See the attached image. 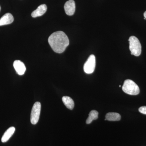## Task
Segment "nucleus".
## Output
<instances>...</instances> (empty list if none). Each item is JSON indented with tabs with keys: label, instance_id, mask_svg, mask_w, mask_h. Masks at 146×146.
<instances>
[{
	"label": "nucleus",
	"instance_id": "obj_8",
	"mask_svg": "<svg viewBox=\"0 0 146 146\" xmlns=\"http://www.w3.org/2000/svg\"><path fill=\"white\" fill-rule=\"evenodd\" d=\"M47 9V7L46 5H41L37 7L36 10L33 11L31 13V16L33 18L42 16L46 13Z\"/></svg>",
	"mask_w": 146,
	"mask_h": 146
},
{
	"label": "nucleus",
	"instance_id": "obj_11",
	"mask_svg": "<svg viewBox=\"0 0 146 146\" xmlns=\"http://www.w3.org/2000/svg\"><path fill=\"white\" fill-rule=\"evenodd\" d=\"M121 119V115L119 113L116 112H109L106 115L105 120L111 121H120Z\"/></svg>",
	"mask_w": 146,
	"mask_h": 146
},
{
	"label": "nucleus",
	"instance_id": "obj_7",
	"mask_svg": "<svg viewBox=\"0 0 146 146\" xmlns=\"http://www.w3.org/2000/svg\"><path fill=\"white\" fill-rule=\"evenodd\" d=\"M13 67L16 72L19 75H23L26 70L25 64L20 60H16L13 63Z\"/></svg>",
	"mask_w": 146,
	"mask_h": 146
},
{
	"label": "nucleus",
	"instance_id": "obj_3",
	"mask_svg": "<svg viewBox=\"0 0 146 146\" xmlns=\"http://www.w3.org/2000/svg\"><path fill=\"white\" fill-rule=\"evenodd\" d=\"M129 44V50L131 55L139 56L142 52V47L140 41L135 36H131L128 39Z\"/></svg>",
	"mask_w": 146,
	"mask_h": 146
},
{
	"label": "nucleus",
	"instance_id": "obj_10",
	"mask_svg": "<svg viewBox=\"0 0 146 146\" xmlns=\"http://www.w3.org/2000/svg\"><path fill=\"white\" fill-rule=\"evenodd\" d=\"M16 129L13 127H9L4 133L1 138V141L2 143H5L10 139L11 137L13 135L15 132Z\"/></svg>",
	"mask_w": 146,
	"mask_h": 146
},
{
	"label": "nucleus",
	"instance_id": "obj_18",
	"mask_svg": "<svg viewBox=\"0 0 146 146\" xmlns=\"http://www.w3.org/2000/svg\"><path fill=\"white\" fill-rule=\"evenodd\" d=\"M0 11H1V6H0Z\"/></svg>",
	"mask_w": 146,
	"mask_h": 146
},
{
	"label": "nucleus",
	"instance_id": "obj_6",
	"mask_svg": "<svg viewBox=\"0 0 146 146\" xmlns=\"http://www.w3.org/2000/svg\"><path fill=\"white\" fill-rule=\"evenodd\" d=\"M75 3L74 0H69L66 2L64 5L65 13L68 16H72L75 11Z\"/></svg>",
	"mask_w": 146,
	"mask_h": 146
},
{
	"label": "nucleus",
	"instance_id": "obj_12",
	"mask_svg": "<svg viewBox=\"0 0 146 146\" xmlns=\"http://www.w3.org/2000/svg\"><path fill=\"white\" fill-rule=\"evenodd\" d=\"M62 101L66 107L70 110H72L74 107V102L70 97L63 96L62 98Z\"/></svg>",
	"mask_w": 146,
	"mask_h": 146
},
{
	"label": "nucleus",
	"instance_id": "obj_13",
	"mask_svg": "<svg viewBox=\"0 0 146 146\" xmlns=\"http://www.w3.org/2000/svg\"><path fill=\"white\" fill-rule=\"evenodd\" d=\"M98 117V112L96 110H93L89 113V117L86 120L87 124L91 123L93 120H96Z\"/></svg>",
	"mask_w": 146,
	"mask_h": 146
},
{
	"label": "nucleus",
	"instance_id": "obj_15",
	"mask_svg": "<svg viewBox=\"0 0 146 146\" xmlns=\"http://www.w3.org/2000/svg\"><path fill=\"white\" fill-rule=\"evenodd\" d=\"M144 17L146 18V11H145V13H144Z\"/></svg>",
	"mask_w": 146,
	"mask_h": 146
},
{
	"label": "nucleus",
	"instance_id": "obj_1",
	"mask_svg": "<svg viewBox=\"0 0 146 146\" xmlns=\"http://www.w3.org/2000/svg\"><path fill=\"white\" fill-rule=\"evenodd\" d=\"M48 42L54 51L59 54L65 51L70 43L67 35L61 31L55 32L51 35Z\"/></svg>",
	"mask_w": 146,
	"mask_h": 146
},
{
	"label": "nucleus",
	"instance_id": "obj_17",
	"mask_svg": "<svg viewBox=\"0 0 146 146\" xmlns=\"http://www.w3.org/2000/svg\"><path fill=\"white\" fill-rule=\"evenodd\" d=\"M119 87H121V85H119Z\"/></svg>",
	"mask_w": 146,
	"mask_h": 146
},
{
	"label": "nucleus",
	"instance_id": "obj_4",
	"mask_svg": "<svg viewBox=\"0 0 146 146\" xmlns=\"http://www.w3.org/2000/svg\"><path fill=\"white\" fill-rule=\"evenodd\" d=\"M41 109V103L38 102H35L33 105L31 114V122L32 124H36L39 121Z\"/></svg>",
	"mask_w": 146,
	"mask_h": 146
},
{
	"label": "nucleus",
	"instance_id": "obj_2",
	"mask_svg": "<svg viewBox=\"0 0 146 146\" xmlns=\"http://www.w3.org/2000/svg\"><path fill=\"white\" fill-rule=\"evenodd\" d=\"M122 90L126 94L133 96H136L140 93L139 86L134 82L129 79L126 80L124 81Z\"/></svg>",
	"mask_w": 146,
	"mask_h": 146
},
{
	"label": "nucleus",
	"instance_id": "obj_9",
	"mask_svg": "<svg viewBox=\"0 0 146 146\" xmlns=\"http://www.w3.org/2000/svg\"><path fill=\"white\" fill-rule=\"evenodd\" d=\"M14 18L12 14L7 13L0 19V26L9 25L13 23Z\"/></svg>",
	"mask_w": 146,
	"mask_h": 146
},
{
	"label": "nucleus",
	"instance_id": "obj_16",
	"mask_svg": "<svg viewBox=\"0 0 146 146\" xmlns=\"http://www.w3.org/2000/svg\"><path fill=\"white\" fill-rule=\"evenodd\" d=\"M144 19H145V20H146V18H144Z\"/></svg>",
	"mask_w": 146,
	"mask_h": 146
},
{
	"label": "nucleus",
	"instance_id": "obj_5",
	"mask_svg": "<svg viewBox=\"0 0 146 146\" xmlns=\"http://www.w3.org/2000/svg\"><path fill=\"white\" fill-rule=\"evenodd\" d=\"M96 57L94 54H91L84 65V70L86 74H91L94 72L96 68Z\"/></svg>",
	"mask_w": 146,
	"mask_h": 146
},
{
	"label": "nucleus",
	"instance_id": "obj_14",
	"mask_svg": "<svg viewBox=\"0 0 146 146\" xmlns=\"http://www.w3.org/2000/svg\"><path fill=\"white\" fill-rule=\"evenodd\" d=\"M139 111L142 114L146 115V106H141L139 108Z\"/></svg>",
	"mask_w": 146,
	"mask_h": 146
}]
</instances>
